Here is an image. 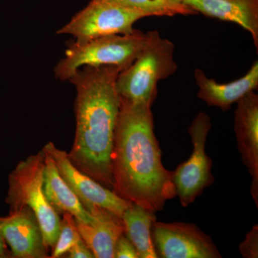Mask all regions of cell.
Masks as SVG:
<instances>
[{
	"label": "cell",
	"instance_id": "52a82bcc",
	"mask_svg": "<svg viewBox=\"0 0 258 258\" xmlns=\"http://www.w3.org/2000/svg\"><path fill=\"white\" fill-rule=\"evenodd\" d=\"M212 124L210 116L200 112L190 125L189 134L193 146L188 160L172 171V181L181 206H189L213 183L212 160L205 152L207 137Z\"/></svg>",
	"mask_w": 258,
	"mask_h": 258
},
{
	"label": "cell",
	"instance_id": "603a6c76",
	"mask_svg": "<svg viewBox=\"0 0 258 258\" xmlns=\"http://www.w3.org/2000/svg\"><path fill=\"white\" fill-rule=\"evenodd\" d=\"M166 1L169 2V3H171V4L176 5H184V0H166Z\"/></svg>",
	"mask_w": 258,
	"mask_h": 258
},
{
	"label": "cell",
	"instance_id": "ba28073f",
	"mask_svg": "<svg viewBox=\"0 0 258 258\" xmlns=\"http://www.w3.org/2000/svg\"><path fill=\"white\" fill-rule=\"evenodd\" d=\"M152 235L159 257H222L210 237L192 223L156 220Z\"/></svg>",
	"mask_w": 258,
	"mask_h": 258
},
{
	"label": "cell",
	"instance_id": "8992f818",
	"mask_svg": "<svg viewBox=\"0 0 258 258\" xmlns=\"http://www.w3.org/2000/svg\"><path fill=\"white\" fill-rule=\"evenodd\" d=\"M148 15L108 0H91L57 33L71 35L83 42L108 35L129 34L134 23Z\"/></svg>",
	"mask_w": 258,
	"mask_h": 258
},
{
	"label": "cell",
	"instance_id": "8fae6325",
	"mask_svg": "<svg viewBox=\"0 0 258 258\" xmlns=\"http://www.w3.org/2000/svg\"><path fill=\"white\" fill-rule=\"evenodd\" d=\"M0 230L9 244L12 257H47L40 225L30 209L23 208L10 212L9 216L0 217Z\"/></svg>",
	"mask_w": 258,
	"mask_h": 258
},
{
	"label": "cell",
	"instance_id": "3957f363",
	"mask_svg": "<svg viewBox=\"0 0 258 258\" xmlns=\"http://www.w3.org/2000/svg\"><path fill=\"white\" fill-rule=\"evenodd\" d=\"M174 45L161 37L157 30L148 32L147 40L137 58L120 71L116 88L120 98L134 103L153 104L157 94V83L174 74Z\"/></svg>",
	"mask_w": 258,
	"mask_h": 258
},
{
	"label": "cell",
	"instance_id": "44dd1931",
	"mask_svg": "<svg viewBox=\"0 0 258 258\" xmlns=\"http://www.w3.org/2000/svg\"><path fill=\"white\" fill-rule=\"evenodd\" d=\"M68 257L71 258H93L95 257L91 249L88 248L87 244L84 241L81 240L78 241L76 244L71 247L69 251Z\"/></svg>",
	"mask_w": 258,
	"mask_h": 258
},
{
	"label": "cell",
	"instance_id": "2e32d148",
	"mask_svg": "<svg viewBox=\"0 0 258 258\" xmlns=\"http://www.w3.org/2000/svg\"><path fill=\"white\" fill-rule=\"evenodd\" d=\"M124 234L134 244L139 258L159 257L153 243L152 230L156 212L131 203L121 217Z\"/></svg>",
	"mask_w": 258,
	"mask_h": 258
},
{
	"label": "cell",
	"instance_id": "d6986e66",
	"mask_svg": "<svg viewBox=\"0 0 258 258\" xmlns=\"http://www.w3.org/2000/svg\"><path fill=\"white\" fill-rule=\"evenodd\" d=\"M239 250L244 258L258 257V226L254 225L239 246Z\"/></svg>",
	"mask_w": 258,
	"mask_h": 258
},
{
	"label": "cell",
	"instance_id": "277c9868",
	"mask_svg": "<svg viewBox=\"0 0 258 258\" xmlns=\"http://www.w3.org/2000/svg\"><path fill=\"white\" fill-rule=\"evenodd\" d=\"M43 150L20 161L10 175L7 203L10 212L30 209L36 217L47 249H53L60 228L59 214L49 203L43 188Z\"/></svg>",
	"mask_w": 258,
	"mask_h": 258
},
{
	"label": "cell",
	"instance_id": "5bb4252c",
	"mask_svg": "<svg viewBox=\"0 0 258 258\" xmlns=\"http://www.w3.org/2000/svg\"><path fill=\"white\" fill-rule=\"evenodd\" d=\"M195 13L240 25L258 49V0H184Z\"/></svg>",
	"mask_w": 258,
	"mask_h": 258
},
{
	"label": "cell",
	"instance_id": "e0dca14e",
	"mask_svg": "<svg viewBox=\"0 0 258 258\" xmlns=\"http://www.w3.org/2000/svg\"><path fill=\"white\" fill-rule=\"evenodd\" d=\"M128 9L137 10L150 16H174L196 13L186 5L171 4L166 0H108Z\"/></svg>",
	"mask_w": 258,
	"mask_h": 258
},
{
	"label": "cell",
	"instance_id": "5b68a950",
	"mask_svg": "<svg viewBox=\"0 0 258 258\" xmlns=\"http://www.w3.org/2000/svg\"><path fill=\"white\" fill-rule=\"evenodd\" d=\"M147 34L134 30L132 33L108 35L86 41L70 43L64 57L54 70L55 77L69 81L84 66H116L121 71L132 64L142 50Z\"/></svg>",
	"mask_w": 258,
	"mask_h": 258
},
{
	"label": "cell",
	"instance_id": "7c38bea8",
	"mask_svg": "<svg viewBox=\"0 0 258 258\" xmlns=\"http://www.w3.org/2000/svg\"><path fill=\"white\" fill-rule=\"evenodd\" d=\"M195 78L199 87L198 98L208 106L218 107L225 111L233 103L257 89L258 62L256 60L242 78L228 83H219L209 79L200 69L195 70Z\"/></svg>",
	"mask_w": 258,
	"mask_h": 258
},
{
	"label": "cell",
	"instance_id": "7402d4cb",
	"mask_svg": "<svg viewBox=\"0 0 258 258\" xmlns=\"http://www.w3.org/2000/svg\"><path fill=\"white\" fill-rule=\"evenodd\" d=\"M5 240L4 236L3 235L1 230H0V257H8L7 254V247L5 244Z\"/></svg>",
	"mask_w": 258,
	"mask_h": 258
},
{
	"label": "cell",
	"instance_id": "ac0fdd59",
	"mask_svg": "<svg viewBox=\"0 0 258 258\" xmlns=\"http://www.w3.org/2000/svg\"><path fill=\"white\" fill-rule=\"evenodd\" d=\"M81 239L75 217L71 214L64 213L63 217L60 220V232L52 249L51 257L58 258L67 254L71 247Z\"/></svg>",
	"mask_w": 258,
	"mask_h": 258
},
{
	"label": "cell",
	"instance_id": "9a60e30c",
	"mask_svg": "<svg viewBox=\"0 0 258 258\" xmlns=\"http://www.w3.org/2000/svg\"><path fill=\"white\" fill-rule=\"evenodd\" d=\"M43 150V149H42ZM45 153L43 188L47 200L58 214L69 213L76 220L90 223L93 217L60 175L52 157Z\"/></svg>",
	"mask_w": 258,
	"mask_h": 258
},
{
	"label": "cell",
	"instance_id": "7a4b0ae2",
	"mask_svg": "<svg viewBox=\"0 0 258 258\" xmlns=\"http://www.w3.org/2000/svg\"><path fill=\"white\" fill-rule=\"evenodd\" d=\"M116 66H84L70 82L76 89V128L68 154L79 170L106 187L113 188L111 158L120 107Z\"/></svg>",
	"mask_w": 258,
	"mask_h": 258
},
{
	"label": "cell",
	"instance_id": "6da1fadb",
	"mask_svg": "<svg viewBox=\"0 0 258 258\" xmlns=\"http://www.w3.org/2000/svg\"><path fill=\"white\" fill-rule=\"evenodd\" d=\"M152 105L120 98L112 152L113 191L130 203L161 211L176 196L154 134Z\"/></svg>",
	"mask_w": 258,
	"mask_h": 258
},
{
	"label": "cell",
	"instance_id": "4fadbf2b",
	"mask_svg": "<svg viewBox=\"0 0 258 258\" xmlns=\"http://www.w3.org/2000/svg\"><path fill=\"white\" fill-rule=\"evenodd\" d=\"M88 212L94 219L90 223L76 220L81 238L96 258H114V248L118 237L124 233L121 217L98 208Z\"/></svg>",
	"mask_w": 258,
	"mask_h": 258
},
{
	"label": "cell",
	"instance_id": "9c48e42d",
	"mask_svg": "<svg viewBox=\"0 0 258 258\" xmlns=\"http://www.w3.org/2000/svg\"><path fill=\"white\" fill-rule=\"evenodd\" d=\"M42 149L53 159L60 175L88 211L98 208L122 217L132 203L79 170L70 160L68 153L57 149L52 142H49Z\"/></svg>",
	"mask_w": 258,
	"mask_h": 258
},
{
	"label": "cell",
	"instance_id": "ffe728a7",
	"mask_svg": "<svg viewBox=\"0 0 258 258\" xmlns=\"http://www.w3.org/2000/svg\"><path fill=\"white\" fill-rule=\"evenodd\" d=\"M115 258H139L138 252L125 234L118 237L114 248Z\"/></svg>",
	"mask_w": 258,
	"mask_h": 258
},
{
	"label": "cell",
	"instance_id": "30bf717a",
	"mask_svg": "<svg viewBox=\"0 0 258 258\" xmlns=\"http://www.w3.org/2000/svg\"><path fill=\"white\" fill-rule=\"evenodd\" d=\"M235 129L242 162L252 176L250 192L258 206V96L252 91L237 103Z\"/></svg>",
	"mask_w": 258,
	"mask_h": 258
}]
</instances>
